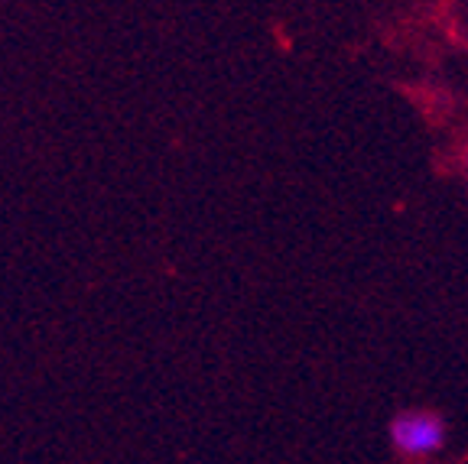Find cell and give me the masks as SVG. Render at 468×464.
<instances>
[{"label": "cell", "mask_w": 468, "mask_h": 464, "mask_svg": "<svg viewBox=\"0 0 468 464\" xmlns=\"http://www.w3.org/2000/svg\"><path fill=\"white\" fill-rule=\"evenodd\" d=\"M390 445L403 458H432L446 445V422L426 409H407L390 422Z\"/></svg>", "instance_id": "6da1fadb"}, {"label": "cell", "mask_w": 468, "mask_h": 464, "mask_svg": "<svg viewBox=\"0 0 468 464\" xmlns=\"http://www.w3.org/2000/svg\"><path fill=\"white\" fill-rule=\"evenodd\" d=\"M465 179H468V160H465Z\"/></svg>", "instance_id": "7a4b0ae2"}]
</instances>
